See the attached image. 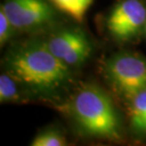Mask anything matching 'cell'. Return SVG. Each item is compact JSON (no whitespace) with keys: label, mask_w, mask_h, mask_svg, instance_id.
Listing matches in <instances>:
<instances>
[{"label":"cell","mask_w":146,"mask_h":146,"mask_svg":"<svg viewBox=\"0 0 146 146\" xmlns=\"http://www.w3.org/2000/svg\"><path fill=\"white\" fill-rule=\"evenodd\" d=\"M7 73L40 94H53L71 82L69 66L59 60L43 42H25L11 48L5 57Z\"/></svg>","instance_id":"obj_1"},{"label":"cell","mask_w":146,"mask_h":146,"mask_svg":"<svg viewBox=\"0 0 146 146\" xmlns=\"http://www.w3.org/2000/svg\"><path fill=\"white\" fill-rule=\"evenodd\" d=\"M76 123L81 130L96 138L117 139L121 123L109 96L97 86L87 84L76 92L71 104Z\"/></svg>","instance_id":"obj_2"},{"label":"cell","mask_w":146,"mask_h":146,"mask_svg":"<svg viewBox=\"0 0 146 146\" xmlns=\"http://www.w3.org/2000/svg\"><path fill=\"white\" fill-rule=\"evenodd\" d=\"M104 71L114 88L130 100L146 88V59L139 55H114L106 62Z\"/></svg>","instance_id":"obj_3"},{"label":"cell","mask_w":146,"mask_h":146,"mask_svg":"<svg viewBox=\"0 0 146 146\" xmlns=\"http://www.w3.org/2000/svg\"><path fill=\"white\" fill-rule=\"evenodd\" d=\"M9 20L19 31H33L53 22V9L46 0H6L1 6Z\"/></svg>","instance_id":"obj_4"},{"label":"cell","mask_w":146,"mask_h":146,"mask_svg":"<svg viewBox=\"0 0 146 146\" xmlns=\"http://www.w3.org/2000/svg\"><path fill=\"white\" fill-rule=\"evenodd\" d=\"M43 43L58 59L68 66L83 64L92 51L88 38L79 30L57 31Z\"/></svg>","instance_id":"obj_5"},{"label":"cell","mask_w":146,"mask_h":146,"mask_svg":"<svg viewBox=\"0 0 146 146\" xmlns=\"http://www.w3.org/2000/svg\"><path fill=\"white\" fill-rule=\"evenodd\" d=\"M146 23V9L139 0H123L110 13L107 28L118 39L135 37Z\"/></svg>","instance_id":"obj_6"},{"label":"cell","mask_w":146,"mask_h":146,"mask_svg":"<svg viewBox=\"0 0 146 146\" xmlns=\"http://www.w3.org/2000/svg\"><path fill=\"white\" fill-rule=\"evenodd\" d=\"M131 126L139 133L146 134V88L131 99Z\"/></svg>","instance_id":"obj_7"},{"label":"cell","mask_w":146,"mask_h":146,"mask_svg":"<svg viewBox=\"0 0 146 146\" xmlns=\"http://www.w3.org/2000/svg\"><path fill=\"white\" fill-rule=\"evenodd\" d=\"M58 9L81 22L93 0H50Z\"/></svg>","instance_id":"obj_8"},{"label":"cell","mask_w":146,"mask_h":146,"mask_svg":"<svg viewBox=\"0 0 146 146\" xmlns=\"http://www.w3.org/2000/svg\"><path fill=\"white\" fill-rule=\"evenodd\" d=\"M17 82L9 73H3L0 76V101L13 102L19 100L20 95L17 87Z\"/></svg>","instance_id":"obj_9"},{"label":"cell","mask_w":146,"mask_h":146,"mask_svg":"<svg viewBox=\"0 0 146 146\" xmlns=\"http://www.w3.org/2000/svg\"><path fill=\"white\" fill-rule=\"evenodd\" d=\"M31 144L33 146H64L66 141L57 131L48 130L37 135Z\"/></svg>","instance_id":"obj_10"},{"label":"cell","mask_w":146,"mask_h":146,"mask_svg":"<svg viewBox=\"0 0 146 146\" xmlns=\"http://www.w3.org/2000/svg\"><path fill=\"white\" fill-rule=\"evenodd\" d=\"M14 31L15 28L13 26L4 11L1 10L0 11V44L1 46L5 45L11 39Z\"/></svg>","instance_id":"obj_11"}]
</instances>
